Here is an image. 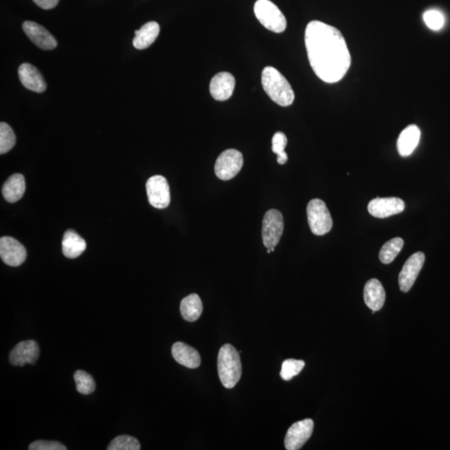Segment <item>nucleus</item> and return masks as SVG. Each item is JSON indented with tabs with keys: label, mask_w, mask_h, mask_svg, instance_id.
Wrapping results in <instances>:
<instances>
[{
	"label": "nucleus",
	"mask_w": 450,
	"mask_h": 450,
	"mask_svg": "<svg viewBox=\"0 0 450 450\" xmlns=\"http://www.w3.org/2000/svg\"><path fill=\"white\" fill-rule=\"evenodd\" d=\"M310 66L322 81L335 84L342 80L351 65V55L342 32L333 26L314 20L305 29Z\"/></svg>",
	"instance_id": "nucleus-1"
},
{
	"label": "nucleus",
	"mask_w": 450,
	"mask_h": 450,
	"mask_svg": "<svg viewBox=\"0 0 450 450\" xmlns=\"http://www.w3.org/2000/svg\"><path fill=\"white\" fill-rule=\"evenodd\" d=\"M261 81L265 93L279 106L287 107L294 103V90L286 78L276 69L265 67L262 72Z\"/></svg>",
	"instance_id": "nucleus-2"
},
{
	"label": "nucleus",
	"mask_w": 450,
	"mask_h": 450,
	"mask_svg": "<svg viewBox=\"0 0 450 450\" xmlns=\"http://www.w3.org/2000/svg\"><path fill=\"white\" fill-rule=\"evenodd\" d=\"M218 372L226 388H233L242 375L239 353L233 345H223L218 356Z\"/></svg>",
	"instance_id": "nucleus-3"
},
{
	"label": "nucleus",
	"mask_w": 450,
	"mask_h": 450,
	"mask_svg": "<svg viewBox=\"0 0 450 450\" xmlns=\"http://www.w3.org/2000/svg\"><path fill=\"white\" fill-rule=\"evenodd\" d=\"M253 11L260 24L270 31L283 33L287 27L286 16L279 8L269 0H258Z\"/></svg>",
	"instance_id": "nucleus-4"
},
{
	"label": "nucleus",
	"mask_w": 450,
	"mask_h": 450,
	"mask_svg": "<svg viewBox=\"0 0 450 450\" xmlns=\"http://www.w3.org/2000/svg\"><path fill=\"white\" fill-rule=\"evenodd\" d=\"M307 217L310 230L314 234L325 235L333 227V220L324 201L314 199L307 206Z\"/></svg>",
	"instance_id": "nucleus-5"
},
{
	"label": "nucleus",
	"mask_w": 450,
	"mask_h": 450,
	"mask_svg": "<svg viewBox=\"0 0 450 450\" xmlns=\"http://www.w3.org/2000/svg\"><path fill=\"white\" fill-rule=\"evenodd\" d=\"M244 158L241 152L230 148L218 157L215 166L216 176L221 181L232 180L241 170Z\"/></svg>",
	"instance_id": "nucleus-6"
},
{
	"label": "nucleus",
	"mask_w": 450,
	"mask_h": 450,
	"mask_svg": "<svg viewBox=\"0 0 450 450\" xmlns=\"http://www.w3.org/2000/svg\"><path fill=\"white\" fill-rule=\"evenodd\" d=\"M283 227L285 225L281 212L277 209H270L266 212L262 227V239L266 248L271 250L278 246L283 232Z\"/></svg>",
	"instance_id": "nucleus-7"
},
{
	"label": "nucleus",
	"mask_w": 450,
	"mask_h": 450,
	"mask_svg": "<svg viewBox=\"0 0 450 450\" xmlns=\"http://www.w3.org/2000/svg\"><path fill=\"white\" fill-rule=\"evenodd\" d=\"M148 202L159 209L167 208L170 204V190L167 180L163 176H155L146 183Z\"/></svg>",
	"instance_id": "nucleus-8"
},
{
	"label": "nucleus",
	"mask_w": 450,
	"mask_h": 450,
	"mask_svg": "<svg viewBox=\"0 0 450 450\" xmlns=\"http://www.w3.org/2000/svg\"><path fill=\"white\" fill-rule=\"evenodd\" d=\"M313 430L314 421L311 419L295 423L287 432L285 439L286 449L287 450L300 449L311 437Z\"/></svg>",
	"instance_id": "nucleus-9"
},
{
	"label": "nucleus",
	"mask_w": 450,
	"mask_h": 450,
	"mask_svg": "<svg viewBox=\"0 0 450 450\" xmlns=\"http://www.w3.org/2000/svg\"><path fill=\"white\" fill-rule=\"evenodd\" d=\"M425 253L417 252L405 262L399 275V285L402 292L407 293L412 288L425 264Z\"/></svg>",
	"instance_id": "nucleus-10"
},
{
	"label": "nucleus",
	"mask_w": 450,
	"mask_h": 450,
	"mask_svg": "<svg viewBox=\"0 0 450 450\" xmlns=\"http://www.w3.org/2000/svg\"><path fill=\"white\" fill-rule=\"evenodd\" d=\"M0 256L6 265L18 267L25 261L27 252L18 240L11 237H2L0 239Z\"/></svg>",
	"instance_id": "nucleus-11"
},
{
	"label": "nucleus",
	"mask_w": 450,
	"mask_h": 450,
	"mask_svg": "<svg viewBox=\"0 0 450 450\" xmlns=\"http://www.w3.org/2000/svg\"><path fill=\"white\" fill-rule=\"evenodd\" d=\"M23 29L26 36L39 49L52 50L58 45L55 38L45 27L36 22L25 21L23 24Z\"/></svg>",
	"instance_id": "nucleus-12"
},
{
	"label": "nucleus",
	"mask_w": 450,
	"mask_h": 450,
	"mask_svg": "<svg viewBox=\"0 0 450 450\" xmlns=\"http://www.w3.org/2000/svg\"><path fill=\"white\" fill-rule=\"evenodd\" d=\"M405 204L399 198H379L371 200L368 211L375 218H384L404 211Z\"/></svg>",
	"instance_id": "nucleus-13"
},
{
	"label": "nucleus",
	"mask_w": 450,
	"mask_h": 450,
	"mask_svg": "<svg viewBox=\"0 0 450 450\" xmlns=\"http://www.w3.org/2000/svg\"><path fill=\"white\" fill-rule=\"evenodd\" d=\"M39 357V347L34 340H26L15 345L10 355V362L15 366L34 365Z\"/></svg>",
	"instance_id": "nucleus-14"
},
{
	"label": "nucleus",
	"mask_w": 450,
	"mask_h": 450,
	"mask_svg": "<svg viewBox=\"0 0 450 450\" xmlns=\"http://www.w3.org/2000/svg\"><path fill=\"white\" fill-rule=\"evenodd\" d=\"M235 78L228 72H220L213 77L209 85L212 97L218 101H225L233 94Z\"/></svg>",
	"instance_id": "nucleus-15"
},
{
	"label": "nucleus",
	"mask_w": 450,
	"mask_h": 450,
	"mask_svg": "<svg viewBox=\"0 0 450 450\" xmlns=\"http://www.w3.org/2000/svg\"><path fill=\"white\" fill-rule=\"evenodd\" d=\"M20 80L26 89L43 93L46 90V83L36 67L29 63L22 64L19 68Z\"/></svg>",
	"instance_id": "nucleus-16"
},
{
	"label": "nucleus",
	"mask_w": 450,
	"mask_h": 450,
	"mask_svg": "<svg viewBox=\"0 0 450 450\" xmlns=\"http://www.w3.org/2000/svg\"><path fill=\"white\" fill-rule=\"evenodd\" d=\"M365 303L372 311H379L386 302V291L381 282L371 279L366 283L364 290Z\"/></svg>",
	"instance_id": "nucleus-17"
},
{
	"label": "nucleus",
	"mask_w": 450,
	"mask_h": 450,
	"mask_svg": "<svg viewBox=\"0 0 450 450\" xmlns=\"http://www.w3.org/2000/svg\"><path fill=\"white\" fill-rule=\"evenodd\" d=\"M421 132L417 125H410L402 131L397 141V150L402 157L412 154L421 141Z\"/></svg>",
	"instance_id": "nucleus-18"
},
{
	"label": "nucleus",
	"mask_w": 450,
	"mask_h": 450,
	"mask_svg": "<svg viewBox=\"0 0 450 450\" xmlns=\"http://www.w3.org/2000/svg\"><path fill=\"white\" fill-rule=\"evenodd\" d=\"M172 356L178 364L189 369H196L201 364L199 353L195 349L185 343L177 342L173 345Z\"/></svg>",
	"instance_id": "nucleus-19"
},
{
	"label": "nucleus",
	"mask_w": 450,
	"mask_h": 450,
	"mask_svg": "<svg viewBox=\"0 0 450 450\" xmlns=\"http://www.w3.org/2000/svg\"><path fill=\"white\" fill-rule=\"evenodd\" d=\"M160 25L157 22H148L141 29L135 31L133 45L135 49L141 50L147 49L156 41L160 34Z\"/></svg>",
	"instance_id": "nucleus-20"
},
{
	"label": "nucleus",
	"mask_w": 450,
	"mask_h": 450,
	"mask_svg": "<svg viewBox=\"0 0 450 450\" xmlns=\"http://www.w3.org/2000/svg\"><path fill=\"white\" fill-rule=\"evenodd\" d=\"M62 248L65 257L69 259H76L85 252L86 242L76 231L69 230L64 235Z\"/></svg>",
	"instance_id": "nucleus-21"
},
{
	"label": "nucleus",
	"mask_w": 450,
	"mask_h": 450,
	"mask_svg": "<svg viewBox=\"0 0 450 450\" xmlns=\"http://www.w3.org/2000/svg\"><path fill=\"white\" fill-rule=\"evenodd\" d=\"M25 192L24 177L21 174H15L3 183L2 194L8 202L15 203L19 201Z\"/></svg>",
	"instance_id": "nucleus-22"
},
{
	"label": "nucleus",
	"mask_w": 450,
	"mask_h": 450,
	"mask_svg": "<svg viewBox=\"0 0 450 450\" xmlns=\"http://www.w3.org/2000/svg\"><path fill=\"white\" fill-rule=\"evenodd\" d=\"M181 316L186 321L195 322L203 312L202 301L199 296L191 294L183 299L181 304Z\"/></svg>",
	"instance_id": "nucleus-23"
},
{
	"label": "nucleus",
	"mask_w": 450,
	"mask_h": 450,
	"mask_svg": "<svg viewBox=\"0 0 450 450\" xmlns=\"http://www.w3.org/2000/svg\"><path fill=\"white\" fill-rule=\"evenodd\" d=\"M404 240L394 238L384 244L379 252V260L384 265L392 263L404 247Z\"/></svg>",
	"instance_id": "nucleus-24"
},
{
	"label": "nucleus",
	"mask_w": 450,
	"mask_h": 450,
	"mask_svg": "<svg viewBox=\"0 0 450 450\" xmlns=\"http://www.w3.org/2000/svg\"><path fill=\"white\" fill-rule=\"evenodd\" d=\"M74 381L78 393L82 395H90L95 391L96 384L93 377L85 371L78 370L73 375Z\"/></svg>",
	"instance_id": "nucleus-25"
},
{
	"label": "nucleus",
	"mask_w": 450,
	"mask_h": 450,
	"mask_svg": "<svg viewBox=\"0 0 450 450\" xmlns=\"http://www.w3.org/2000/svg\"><path fill=\"white\" fill-rule=\"evenodd\" d=\"M16 137L11 127L2 122L0 124V154H6L15 146Z\"/></svg>",
	"instance_id": "nucleus-26"
},
{
	"label": "nucleus",
	"mask_w": 450,
	"mask_h": 450,
	"mask_svg": "<svg viewBox=\"0 0 450 450\" xmlns=\"http://www.w3.org/2000/svg\"><path fill=\"white\" fill-rule=\"evenodd\" d=\"M288 139L285 134L283 132L274 134L272 139V150L277 155V162L279 164L287 163L288 155L285 151Z\"/></svg>",
	"instance_id": "nucleus-27"
},
{
	"label": "nucleus",
	"mask_w": 450,
	"mask_h": 450,
	"mask_svg": "<svg viewBox=\"0 0 450 450\" xmlns=\"http://www.w3.org/2000/svg\"><path fill=\"white\" fill-rule=\"evenodd\" d=\"M108 450H139L141 444L132 436L121 435L116 437L109 444Z\"/></svg>",
	"instance_id": "nucleus-28"
},
{
	"label": "nucleus",
	"mask_w": 450,
	"mask_h": 450,
	"mask_svg": "<svg viewBox=\"0 0 450 450\" xmlns=\"http://www.w3.org/2000/svg\"><path fill=\"white\" fill-rule=\"evenodd\" d=\"M304 365L305 363L303 360L290 359L283 361L281 372V378L286 381L291 380L301 372Z\"/></svg>",
	"instance_id": "nucleus-29"
},
{
	"label": "nucleus",
	"mask_w": 450,
	"mask_h": 450,
	"mask_svg": "<svg viewBox=\"0 0 450 450\" xmlns=\"http://www.w3.org/2000/svg\"><path fill=\"white\" fill-rule=\"evenodd\" d=\"M423 21L432 30H440L443 28L444 24V17L439 10H430L423 14Z\"/></svg>",
	"instance_id": "nucleus-30"
},
{
	"label": "nucleus",
	"mask_w": 450,
	"mask_h": 450,
	"mask_svg": "<svg viewBox=\"0 0 450 450\" xmlns=\"http://www.w3.org/2000/svg\"><path fill=\"white\" fill-rule=\"evenodd\" d=\"M29 450H66L64 444L57 441L37 440L30 444Z\"/></svg>",
	"instance_id": "nucleus-31"
},
{
	"label": "nucleus",
	"mask_w": 450,
	"mask_h": 450,
	"mask_svg": "<svg viewBox=\"0 0 450 450\" xmlns=\"http://www.w3.org/2000/svg\"><path fill=\"white\" fill-rule=\"evenodd\" d=\"M33 1L43 10H51L58 6L59 0H33Z\"/></svg>",
	"instance_id": "nucleus-32"
}]
</instances>
